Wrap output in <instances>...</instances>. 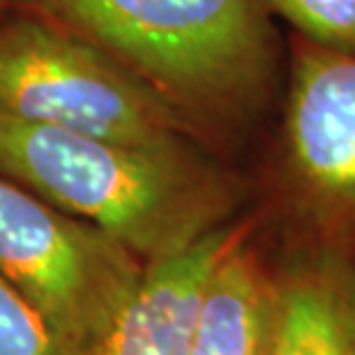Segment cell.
Here are the masks:
<instances>
[{
    "mask_svg": "<svg viewBox=\"0 0 355 355\" xmlns=\"http://www.w3.org/2000/svg\"><path fill=\"white\" fill-rule=\"evenodd\" d=\"M21 10L109 53L217 155L279 104L286 37L263 0H26Z\"/></svg>",
    "mask_w": 355,
    "mask_h": 355,
    "instance_id": "obj_1",
    "label": "cell"
},
{
    "mask_svg": "<svg viewBox=\"0 0 355 355\" xmlns=\"http://www.w3.org/2000/svg\"><path fill=\"white\" fill-rule=\"evenodd\" d=\"M0 173L95 224L144 263L236 219L247 184L194 139L118 144L0 111Z\"/></svg>",
    "mask_w": 355,
    "mask_h": 355,
    "instance_id": "obj_2",
    "label": "cell"
},
{
    "mask_svg": "<svg viewBox=\"0 0 355 355\" xmlns=\"http://www.w3.org/2000/svg\"><path fill=\"white\" fill-rule=\"evenodd\" d=\"M263 208L295 250L355 261V51L286 35Z\"/></svg>",
    "mask_w": 355,
    "mask_h": 355,
    "instance_id": "obj_3",
    "label": "cell"
},
{
    "mask_svg": "<svg viewBox=\"0 0 355 355\" xmlns=\"http://www.w3.org/2000/svg\"><path fill=\"white\" fill-rule=\"evenodd\" d=\"M0 111L118 144L194 139L171 106L109 53L26 10L0 21Z\"/></svg>",
    "mask_w": 355,
    "mask_h": 355,
    "instance_id": "obj_4",
    "label": "cell"
},
{
    "mask_svg": "<svg viewBox=\"0 0 355 355\" xmlns=\"http://www.w3.org/2000/svg\"><path fill=\"white\" fill-rule=\"evenodd\" d=\"M144 270L113 236L0 173V277L76 355H95Z\"/></svg>",
    "mask_w": 355,
    "mask_h": 355,
    "instance_id": "obj_5",
    "label": "cell"
},
{
    "mask_svg": "<svg viewBox=\"0 0 355 355\" xmlns=\"http://www.w3.org/2000/svg\"><path fill=\"white\" fill-rule=\"evenodd\" d=\"M252 222V215L233 219L182 252L148 263L95 355H189L205 282Z\"/></svg>",
    "mask_w": 355,
    "mask_h": 355,
    "instance_id": "obj_6",
    "label": "cell"
},
{
    "mask_svg": "<svg viewBox=\"0 0 355 355\" xmlns=\"http://www.w3.org/2000/svg\"><path fill=\"white\" fill-rule=\"evenodd\" d=\"M266 355H355V261L295 250L277 272Z\"/></svg>",
    "mask_w": 355,
    "mask_h": 355,
    "instance_id": "obj_7",
    "label": "cell"
},
{
    "mask_svg": "<svg viewBox=\"0 0 355 355\" xmlns=\"http://www.w3.org/2000/svg\"><path fill=\"white\" fill-rule=\"evenodd\" d=\"M275 293L277 272L261 254L254 217L205 282L189 355H266Z\"/></svg>",
    "mask_w": 355,
    "mask_h": 355,
    "instance_id": "obj_8",
    "label": "cell"
},
{
    "mask_svg": "<svg viewBox=\"0 0 355 355\" xmlns=\"http://www.w3.org/2000/svg\"><path fill=\"white\" fill-rule=\"evenodd\" d=\"M291 33L337 51H355V0H263Z\"/></svg>",
    "mask_w": 355,
    "mask_h": 355,
    "instance_id": "obj_9",
    "label": "cell"
},
{
    "mask_svg": "<svg viewBox=\"0 0 355 355\" xmlns=\"http://www.w3.org/2000/svg\"><path fill=\"white\" fill-rule=\"evenodd\" d=\"M0 355H76L51 323L0 277Z\"/></svg>",
    "mask_w": 355,
    "mask_h": 355,
    "instance_id": "obj_10",
    "label": "cell"
},
{
    "mask_svg": "<svg viewBox=\"0 0 355 355\" xmlns=\"http://www.w3.org/2000/svg\"><path fill=\"white\" fill-rule=\"evenodd\" d=\"M26 0H0V21L12 17L14 12H19L24 7Z\"/></svg>",
    "mask_w": 355,
    "mask_h": 355,
    "instance_id": "obj_11",
    "label": "cell"
}]
</instances>
